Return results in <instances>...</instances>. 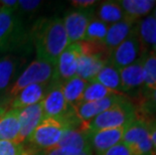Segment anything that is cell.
I'll use <instances>...</instances> for the list:
<instances>
[{
	"mask_svg": "<svg viewBox=\"0 0 156 155\" xmlns=\"http://www.w3.org/2000/svg\"><path fill=\"white\" fill-rule=\"evenodd\" d=\"M0 3H1L2 7L10 9H14L17 6V1H15V0H3V1H0Z\"/></svg>",
	"mask_w": 156,
	"mask_h": 155,
	"instance_id": "obj_36",
	"label": "cell"
},
{
	"mask_svg": "<svg viewBox=\"0 0 156 155\" xmlns=\"http://www.w3.org/2000/svg\"><path fill=\"white\" fill-rule=\"evenodd\" d=\"M125 99L126 97H124L122 94H114L99 101L78 103L73 108H74L76 114H77L78 118L82 122L83 125L93 120L96 116H98L99 114L108 110L109 108L121 103Z\"/></svg>",
	"mask_w": 156,
	"mask_h": 155,
	"instance_id": "obj_9",
	"label": "cell"
},
{
	"mask_svg": "<svg viewBox=\"0 0 156 155\" xmlns=\"http://www.w3.org/2000/svg\"><path fill=\"white\" fill-rule=\"evenodd\" d=\"M74 129L67 122L44 118L23 145L28 155H34L41 151L55 148L66 131Z\"/></svg>",
	"mask_w": 156,
	"mask_h": 155,
	"instance_id": "obj_2",
	"label": "cell"
},
{
	"mask_svg": "<svg viewBox=\"0 0 156 155\" xmlns=\"http://www.w3.org/2000/svg\"><path fill=\"white\" fill-rule=\"evenodd\" d=\"M144 70V85L142 88V95L148 93L156 88V54L154 51H147L142 55Z\"/></svg>",
	"mask_w": 156,
	"mask_h": 155,
	"instance_id": "obj_24",
	"label": "cell"
},
{
	"mask_svg": "<svg viewBox=\"0 0 156 155\" xmlns=\"http://www.w3.org/2000/svg\"><path fill=\"white\" fill-rule=\"evenodd\" d=\"M34 155H93V150L89 149V150L84 151V152L72 153L65 149H61V148H51V149H48V150L41 151V152L36 153Z\"/></svg>",
	"mask_w": 156,
	"mask_h": 155,
	"instance_id": "obj_31",
	"label": "cell"
},
{
	"mask_svg": "<svg viewBox=\"0 0 156 155\" xmlns=\"http://www.w3.org/2000/svg\"><path fill=\"white\" fill-rule=\"evenodd\" d=\"M48 89L46 84H34L24 88L11 101V109L20 111L26 107L41 103Z\"/></svg>",
	"mask_w": 156,
	"mask_h": 155,
	"instance_id": "obj_15",
	"label": "cell"
},
{
	"mask_svg": "<svg viewBox=\"0 0 156 155\" xmlns=\"http://www.w3.org/2000/svg\"><path fill=\"white\" fill-rule=\"evenodd\" d=\"M44 118H54L69 123L74 129L81 127L77 114L71 105L68 104L62 92V84L58 82H51L44 100L41 101ZM42 118V119H44Z\"/></svg>",
	"mask_w": 156,
	"mask_h": 155,
	"instance_id": "obj_4",
	"label": "cell"
},
{
	"mask_svg": "<svg viewBox=\"0 0 156 155\" xmlns=\"http://www.w3.org/2000/svg\"><path fill=\"white\" fill-rule=\"evenodd\" d=\"M143 55L144 52L142 51L140 41L136 35L134 26L131 34L111 52L108 62L120 71L123 68L128 67L138 61Z\"/></svg>",
	"mask_w": 156,
	"mask_h": 155,
	"instance_id": "obj_6",
	"label": "cell"
},
{
	"mask_svg": "<svg viewBox=\"0 0 156 155\" xmlns=\"http://www.w3.org/2000/svg\"><path fill=\"white\" fill-rule=\"evenodd\" d=\"M148 125H149V132H150L151 142L153 144V147L156 151V125L154 123H152L151 120L148 121Z\"/></svg>",
	"mask_w": 156,
	"mask_h": 155,
	"instance_id": "obj_35",
	"label": "cell"
},
{
	"mask_svg": "<svg viewBox=\"0 0 156 155\" xmlns=\"http://www.w3.org/2000/svg\"><path fill=\"white\" fill-rule=\"evenodd\" d=\"M86 86H87V82L79 78L78 76H75L74 78L69 79V81L62 84V92L69 105L74 107L79 103Z\"/></svg>",
	"mask_w": 156,
	"mask_h": 155,
	"instance_id": "obj_25",
	"label": "cell"
},
{
	"mask_svg": "<svg viewBox=\"0 0 156 155\" xmlns=\"http://www.w3.org/2000/svg\"><path fill=\"white\" fill-rule=\"evenodd\" d=\"M19 110L6 111L0 119V140L16 142L20 130L19 125Z\"/></svg>",
	"mask_w": 156,
	"mask_h": 155,
	"instance_id": "obj_20",
	"label": "cell"
},
{
	"mask_svg": "<svg viewBox=\"0 0 156 155\" xmlns=\"http://www.w3.org/2000/svg\"><path fill=\"white\" fill-rule=\"evenodd\" d=\"M93 81L103 85L104 87L108 88L109 90L114 91L116 93H122L121 91V80H120V72L118 69L114 65L107 62L96 78Z\"/></svg>",
	"mask_w": 156,
	"mask_h": 155,
	"instance_id": "obj_22",
	"label": "cell"
},
{
	"mask_svg": "<svg viewBox=\"0 0 156 155\" xmlns=\"http://www.w3.org/2000/svg\"><path fill=\"white\" fill-rule=\"evenodd\" d=\"M108 62L109 58L105 55L86 54L81 51L76 76L86 82H92Z\"/></svg>",
	"mask_w": 156,
	"mask_h": 155,
	"instance_id": "obj_13",
	"label": "cell"
},
{
	"mask_svg": "<svg viewBox=\"0 0 156 155\" xmlns=\"http://www.w3.org/2000/svg\"><path fill=\"white\" fill-rule=\"evenodd\" d=\"M135 32L144 54L149 48L153 51L156 47V19L153 15H148L139 20L135 27Z\"/></svg>",
	"mask_w": 156,
	"mask_h": 155,
	"instance_id": "obj_18",
	"label": "cell"
},
{
	"mask_svg": "<svg viewBox=\"0 0 156 155\" xmlns=\"http://www.w3.org/2000/svg\"><path fill=\"white\" fill-rule=\"evenodd\" d=\"M14 72L15 60L7 57L0 60V91L7 88Z\"/></svg>",
	"mask_w": 156,
	"mask_h": 155,
	"instance_id": "obj_28",
	"label": "cell"
},
{
	"mask_svg": "<svg viewBox=\"0 0 156 155\" xmlns=\"http://www.w3.org/2000/svg\"><path fill=\"white\" fill-rule=\"evenodd\" d=\"M154 155H156V151H155V153H154Z\"/></svg>",
	"mask_w": 156,
	"mask_h": 155,
	"instance_id": "obj_41",
	"label": "cell"
},
{
	"mask_svg": "<svg viewBox=\"0 0 156 155\" xmlns=\"http://www.w3.org/2000/svg\"><path fill=\"white\" fill-rule=\"evenodd\" d=\"M151 122L152 123H154L156 125V118H154V119H151Z\"/></svg>",
	"mask_w": 156,
	"mask_h": 155,
	"instance_id": "obj_38",
	"label": "cell"
},
{
	"mask_svg": "<svg viewBox=\"0 0 156 155\" xmlns=\"http://www.w3.org/2000/svg\"><path fill=\"white\" fill-rule=\"evenodd\" d=\"M98 16L101 21L106 24L117 23L123 20L126 15L118 1H104L102 2L98 9Z\"/></svg>",
	"mask_w": 156,
	"mask_h": 155,
	"instance_id": "obj_23",
	"label": "cell"
},
{
	"mask_svg": "<svg viewBox=\"0 0 156 155\" xmlns=\"http://www.w3.org/2000/svg\"><path fill=\"white\" fill-rule=\"evenodd\" d=\"M125 12L126 17L137 21L138 18L148 15L154 8L156 1L153 0H121L118 1Z\"/></svg>",
	"mask_w": 156,
	"mask_h": 155,
	"instance_id": "obj_21",
	"label": "cell"
},
{
	"mask_svg": "<svg viewBox=\"0 0 156 155\" xmlns=\"http://www.w3.org/2000/svg\"><path fill=\"white\" fill-rule=\"evenodd\" d=\"M96 3L97 1H95V0H74V1H72V4L76 7H81L84 9L94 6Z\"/></svg>",
	"mask_w": 156,
	"mask_h": 155,
	"instance_id": "obj_34",
	"label": "cell"
},
{
	"mask_svg": "<svg viewBox=\"0 0 156 155\" xmlns=\"http://www.w3.org/2000/svg\"><path fill=\"white\" fill-rule=\"evenodd\" d=\"M20 24L15 17L14 9L0 7V51H6L17 41Z\"/></svg>",
	"mask_w": 156,
	"mask_h": 155,
	"instance_id": "obj_10",
	"label": "cell"
},
{
	"mask_svg": "<svg viewBox=\"0 0 156 155\" xmlns=\"http://www.w3.org/2000/svg\"><path fill=\"white\" fill-rule=\"evenodd\" d=\"M109 26L105 22L101 21L99 18H93L86 30L84 41L103 42L107 35Z\"/></svg>",
	"mask_w": 156,
	"mask_h": 155,
	"instance_id": "obj_27",
	"label": "cell"
},
{
	"mask_svg": "<svg viewBox=\"0 0 156 155\" xmlns=\"http://www.w3.org/2000/svg\"><path fill=\"white\" fill-rule=\"evenodd\" d=\"M41 5V1H30V0H21V1H17V6H19L20 8H22L25 11H32L35 8H37Z\"/></svg>",
	"mask_w": 156,
	"mask_h": 155,
	"instance_id": "obj_33",
	"label": "cell"
},
{
	"mask_svg": "<svg viewBox=\"0 0 156 155\" xmlns=\"http://www.w3.org/2000/svg\"><path fill=\"white\" fill-rule=\"evenodd\" d=\"M0 155H28L24 145L0 140Z\"/></svg>",
	"mask_w": 156,
	"mask_h": 155,
	"instance_id": "obj_30",
	"label": "cell"
},
{
	"mask_svg": "<svg viewBox=\"0 0 156 155\" xmlns=\"http://www.w3.org/2000/svg\"><path fill=\"white\" fill-rule=\"evenodd\" d=\"M44 118V112H42L41 102L32 106L26 107L19 112V125L20 130L15 143L23 144L26 139L30 136V134L41 123Z\"/></svg>",
	"mask_w": 156,
	"mask_h": 155,
	"instance_id": "obj_11",
	"label": "cell"
},
{
	"mask_svg": "<svg viewBox=\"0 0 156 155\" xmlns=\"http://www.w3.org/2000/svg\"><path fill=\"white\" fill-rule=\"evenodd\" d=\"M126 127L112 128L90 133L89 139L92 149H94L98 155H101L115 145L122 142Z\"/></svg>",
	"mask_w": 156,
	"mask_h": 155,
	"instance_id": "obj_12",
	"label": "cell"
},
{
	"mask_svg": "<svg viewBox=\"0 0 156 155\" xmlns=\"http://www.w3.org/2000/svg\"><path fill=\"white\" fill-rule=\"evenodd\" d=\"M80 55H81V47L79 42L69 44L59 55L58 62H56L55 72L52 82H58L61 84H64L69 79L74 78L77 75Z\"/></svg>",
	"mask_w": 156,
	"mask_h": 155,
	"instance_id": "obj_8",
	"label": "cell"
},
{
	"mask_svg": "<svg viewBox=\"0 0 156 155\" xmlns=\"http://www.w3.org/2000/svg\"><path fill=\"white\" fill-rule=\"evenodd\" d=\"M94 18L91 9H81L69 12L66 15L64 25L68 36L69 44L83 41L90 21Z\"/></svg>",
	"mask_w": 156,
	"mask_h": 155,
	"instance_id": "obj_7",
	"label": "cell"
},
{
	"mask_svg": "<svg viewBox=\"0 0 156 155\" xmlns=\"http://www.w3.org/2000/svg\"><path fill=\"white\" fill-rule=\"evenodd\" d=\"M135 22L136 21L133 19L125 17L123 20L112 24L108 28L107 35L103 42L109 51L112 52L131 34V32L134 29Z\"/></svg>",
	"mask_w": 156,
	"mask_h": 155,
	"instance_id": "obj_17",
	"label": "cell"
},
{
	"mask_svg": "<svg viewBox=\"0 0 156 155\" xmlns=\"http://www.w3.org/2000/svg\"><path fill=\"white\" fill-rule=\"evenodd\" d=\"M101 155H133L131 150L129 149L128 146H126L124 143H119L115 146L109 148L107 151Z\"/></svg>",
	"mask_w": 156,
	"mask_h": 155,
	"instance_id": "obj_32",
	"label": "cell"
},
{
	"mask_svg": "<svg viewBox=\"0 0 156 155\" xmlns=\"http://www.w3.org/2000/svg\"><path fill=\"white\" fill-rule=\"evenodd\" d=\"M136 118L137 109L126 98L121 103L109 108L88 123L83 124L79 129L90 134L105 129L127 127Z\"/></svg>",
	"mask_w": 156,
	"mask_h": 155,
	"instance_id": "obj_3",
	"label": "cell"
},
{
	"mask_svg": "<svg viewBox=\"0 0 156 155\" xmlns=\"http://www.w3.org/2000/svg\"><path fill=\"white\" fill-rule=\"evenodd\" d=\"M153 17L156 19V4H155V10H154V15H153Z\"/></svg>",
	"mask_w": 156,
	"mask_h": 155,
	"instance_id": "obj_39",
	"label": "cell"
},
{
	"mask_svg": "<svg viewBox=\"0 0 156 155\" xmlns=\"http://www.w3.org/2000/svg\"><path fill=\"white\" fill-rule=\"evenodd\" d=\"M6 113V110L4 108H2V107H0V119L3 117V115H4Z\"/></svg>",
	"mask_w": 156,
	"mask_h": 155,
	"instance_id": "obj_37",
	"label": "cell"
},
{
	"mask_svg": "<svg viewBox=\"0 0 156 155\" xmlns=\"http://www.w3.org/2000/svg\"><path fill=\"white\" fill-rule=\"evenodd\" d=\"M154 51V52H155V54H156V47H155V48H153V51Z\"/></svg>",
	"mask_w": 156,
	"mask_h": 155,
	"instance_id": "obj_40",
	"label": "cell"
},
{
	"mask_svg": "<svg viewBox=\"0 0 156 155\" xmlns=\"http://www.w3.org/2000/svg\"><path fill=\"white\" fill-rule=\"evenodd\" d=\"M150 138L148 121L137 117L125 128L122 143L129 148Z\"/></svg>",
	"mask_w": 156,
	"mask_h": 155,
	"instance_id": "obj_19",
	"label": "cell"
},
{
	"mask_svg": "<svg viewBox=\"0 0 156 155\" xmlns=\"http://www.w3.org/2000/svg\"><path fill=\"white\" fill-rule=\"evenodd\" d=\"M55 148H61L72 153H80L92 149V146L88 133L81 129H69L65 132Z\"/></svg>",
	"mask_w": 156,
	"mask_h": 155,
	"instance_id": "obj_16",
	"label": "cell"
},
{
	"mask_svg": "<svg viewBox=\"0 0 156 155\" xmlns=\"http://www.w3.org/2000/svg\"><path fill=\"white\" fill-rule=\"evenodd\" d=\"M34 41L37 60L55 67L59 55L69 45L64 21L58 17L41 19L34 27Z\"/></svg>",
	"mask_w": 156,
	"mask_h": 155,
	"instance_id": "obj_1",
	"label": "cell"
},
{
	"mask_svg": "<svg viewBox=\"0 0 156 155\" xmlns=\"http://www.w3.org/2000/svg\"><path fill=\"white\" fill-rule=\"evenodd\" d=\"M119 72H120L122 92H131L143 88L144 70L142 57L132 65L123 68Z\"/></svg>",
	"mask_w": 156,
	"mask_h": 155,
	"instance_id": "obj_14",
	"label": "cell"
},
{
	"mask_svg": "<svg viewBox=\"0 0 156 155\" xmlns=\"http://www.w3.org/2000/svg\"><path fill=\"white\" fill-rule=\"evenodd\" d=\"M55 72V65H51L48 62L36 58L25 69V71L15 81L10 90V95L12 97H15L19 92L30 85L46 84L49 81L52 82Z\"/></svg>",
	"mask_w": 156,
	"mask_h": 155,
	"instance_id": "obj_5",
	"label": "cell"
},
{
	"mask_svg": "<svg viewBox=\"0 0 156 155\" xmlns=\"http://www.w3.org/2000/svg\"><path fill=\"white\" fill-rule=\"evenodd\" d=\"M114 94H121V93H116V92L109 90L108 88L104 87L103 85L97 83V82L92 81L86 86V89L82 95V98L79 103L99 101Z\"/></svg>",
	"mask_w": 156,
	"mask_h": 155,
	"instance_id": "obj_26",
	"label": "cell"
},
{
	"mask_svg": "<svg viewBox=\"0 0 156 155\" xmlns=\"http://www.w3.org/2000/svg\"><path fill=\"white\" fill-rule=\"evenodd\" d=\"M138 111H140L142 116H144L139 117L142 119L146 118V116L151 117L153 114H156V88L142 95Z\"/></svg>",
	"mask_w": 156,
	"mask_h": 155,
	"instance_id": "obj_29",
	"label": "cell"
}]
</instances>
